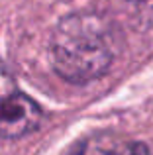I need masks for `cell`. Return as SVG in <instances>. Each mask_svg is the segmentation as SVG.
<instances>
[{
	"mask_svg": "<svg viewBox=\"0 0 153 155\" xmlns=\"http://www.w3.org/2000/svg\"><path fill=\"white\" fill-rule=\"evenodd\" d=\"M53 71L71 84H86L110 71L116 35L110 20L94 12H75L59 20L49 39Z\"/></svg>",
	"mask_w": 153,
	"mask_h": 155,
	"instance_id": "obj_1",
	"label": "cell"
},
{
	"mask_svg": "<svg viewBox=\"0 0 153 155\" xmlns=\"http://www.w3.org/2000/svg\"><path fill=\"white\" fill-rule=\"evenodd\" d=\"M67 155H151L143 141L114 132H96L80 137Z\"/></svg>",
	"mask_w": 153,
	"mask_h": 155,
	"instance_id": "obj_3",
	"label": "cell"
},
{
	"mask_svg": "<svg viewBox=\"0 0 153 155\" xmlns=\"http://www.w3.org/2000/svg\"><path fill=\"white\" fill-rule=\"evenodd\" d=\"M108 6L132 28H153V0H106Z\"/></svg>",
	"mask_w": 153,
	"mask_h": 155,
	"instance_id": "obj_4",
	"label": "cell"
},
{
	"mask_svg": "<svg viewBox=\"0 0 153 155\" xmlns=\"http://www.w3.org/2000/svg\"><path fill=\"white\" fill-rule=\"evenodd\" d=\"M43 112L26 94L14 77L0 65V137L16 140L35 132L41 126Z\"/></svg>",
	"mask_w": 153,
	"mask_h": 155,
	"instance_id": "obj_2",
	"label": "cell"
}]
</instances>
